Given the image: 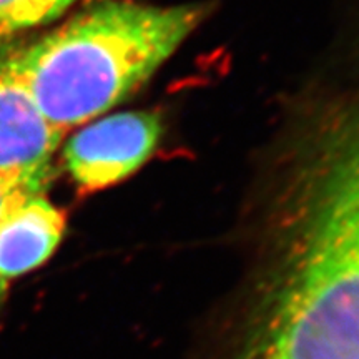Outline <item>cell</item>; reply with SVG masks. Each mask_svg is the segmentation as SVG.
Returning <instances> with one entry per match:
<instances>
[{
    "instance_id": "obj_1",
    "label": "cell",
    "mask_w": 359,
    "mask_h": 359,
    "mask_svg": "<svg viewBox=\"0 0 359 359\" xmlns=\"http://www.w3.org/2000/svg\"><path fill=\"white\" fill-rule=\"evenodd\" d=\"M278 200L226 359H359V105L311 132Z\"/></svg>"
},
{
    "instance_id": "obj_2",
    "label": "cell",
    "mask_w": 359,
    "mask_h": 359,
    "mask_svg": "<svg viewBox=\"0 0 359 359\" xmlns=\"http://www.w3.org/2000/svg\"><path fill=\"white\" fill-rule=\"evenodd\" d=\"M206 13L201 4L103 2L8 58L48 123L65 133L145 83Z\"/></svg>"
},
{
    "instance_id": "obj_3",
    "label": "cell",
    "mask_w": 359,
    "mask_h": 359,
    "mask_svg": "<svg viewBox=\"0 0 359 359\" xmlns=\"http://www.w3.org/2000/svg\"><path fill=\"white\" fill-rule=\"evenodd\" d=\"M161 137L154 111H123L90 123L67 142L65 167L79 187L115 185L142 167Z\"/></svg>"
},
{
    "instance_id": "obj_4",
    "label": "cell",
    "mask_w": 359,
    "mask_h": 359,
    "mask_svg": "<svg viewBox=\"0 0 359 359\" xmlns=\"http://www.w3.org/2000/svg\"><path fill=\"white\" fill-rule=\"evenodd\" d=\"M62 137L35 105L8 52L0 53V180L43 193Z\"/></svg>"
},
{
    "instance_id": "obj_5",
    "label": "cell",
    "mask_w": 359,
    "mask_h": 359,
    "mask_svg": "<svg viewBox=\"0 0 359 359\" xmlns=\"http://www.w3.org/2000/svg\"><path fill=\"white\" fill-rule=\"evenodd\" d=\"M65 231V217L42 195L15 201L0 218V306L13 280L52 257Z\"/></svg>"
},
{
    "instance_id": "obj_6",
    "label": "cell",
    "mask_w": 359,
    "mask_h": 359,
    "mask_svg": "<svg viewBox=\"0 0 359 359\" xmlns=\"http://www.w3.org/2000/svg\"><path fill=\"white\" fill-rule=\"evenodd\" d=\"M75 0H0V53L17 35L45 25L74 6Z\"/></svg>"
},
{
    "instance_id": "obj_7",
    "label": "cell",
    "mask_w": 359,
    "mask_h": 359,
    "mask_svg": "<svg viewBox=\"0 0 359 359\" xmlns=\"http://www.w3.org/2000/svg\"><path fill=\"white\" fill-rule=\"evenodd\" d=\"M30 195H42V193H32V191L25 190V188L17 187V185H13V183H8V182H4V180H0V218L4 217V213H6L7 210L11 208L13 203H15V201H19Z\"/></svg>"
}]
</instances>
